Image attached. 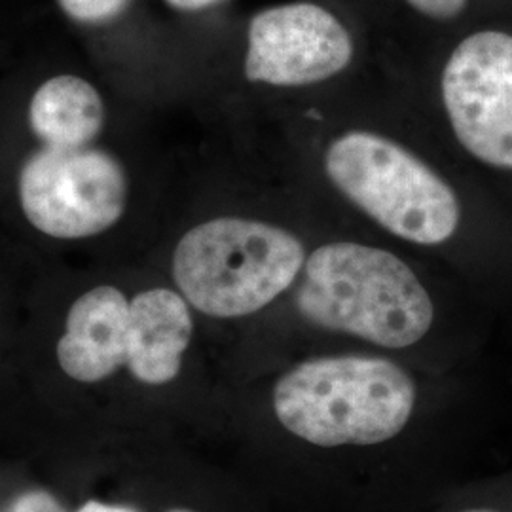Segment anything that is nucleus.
Here are the masks:
<instances>
[{"instance_id": "20e7f679", "label": "nucleus", "mask_w": 512, "mask_h": 512, "mask_svg": "<svg viewBox=\"0 0 512 512\" xmlns=\"http://www.w3.org/2000/svg\"><path fill=\"white\" fill-rule=\"evenodd\" d=\"M323 167L348 202L397 239L437 247L458 232L461 205L454 188L385 135L353 129L334 137Z\"/></svg>"}, {"instance_id": "6e6552de", "label": "nucleus", "mask_w": 512, "mask_h": 512, "mask_svg": "<svg viewBox=\"0 0 512 512\" xmlns=\"http://www.w3.org/2000/svg\"><path fill=\"white\" fill-rule=\"evenodd\" d=\"M194 330V310L177 289L150 287L131 296L126 365L129 384L148 391L175 384L181 378Z\"/></svg>"}, {"instance_id": "f8f14e48", "label": "nucleus", "mask_w": 512, "mask_h": 512, "mask_svg": "<svg viewBox=\"0 0 512 512\" xmlns=\"http://www.w3.org/2000/svg\"><path fill=\"white\" fill-rule=\"evenodd\" d=\"M63 12L80 23H103L118 18L129 0H57Z\"/></svg>"}, {"instance_id": "4468645a", "label": "nucleus", "mask_w": 512, "mask_h": 512, "mask_svg": "<svg viewBox=\"0 0 512 512\" xmlns=\"http://www.w3.org/2000/svg\"><path fill=\"white\" fill-rule=\"evenodd\" d=\"M165 2L183 12H200L209 6L219 4L220 0H165Z\"/></svg>"}, {"instance_id": "2eb2a0df", "label": "nucleus", "mask_w": 512, "mask_h": 512, "mask_svg": "<svg viewBox=\"0 0 512 512\" xmlns=\"http://www.w3.org/2000/svg\"><path fill=\"white\" fill-rule=\"evenodd\" d=\"M10 433V418H8V412L4 410V406L0 404V439L8 437Z\"/></svg>"}, {"instance_id": "423d86ee", "label": "nucleus", "mask_w": 512, "mask_h": 512, "mask_svg": "<svg viewBox=\"0 0 512 512\" xmlns=\"http://www.w3.org/2000/svg\"><path fill=\"white\" fill-rule=\"evenodd\" d=\"M440 92L459 145L484 165L512 169V35L463 38L444 65Z\"/></svg>"}, {"instance_id": "f257e3e1", "label": "nucleus", "mask_w": 512, "mask_h": 512, "mask_svg": "<svg viewBox=\"0 0 512 512\" xmlns=\"http://www.w3.org/2000/svg\"><path fill=\"white\" fill-rule=\"evenodd\" d=\"M296 308L319 329L385 349L416 346L435 321L431 294L403 258L359 241H329L311 251Z\"/></svg>"}, {"instance_id": "0eeeda50", "label": "nucleus", "mask_w": 512, "mask_h": 512, "mask_svg": "<svg viewBox=\"0 0 512 512\" xmlns=\"http://www.w3.org/2000/svg\"><path fill=\"white\" fill-rule=\"evenodd\" d=\"M355 46L346 25L325 6L287 2L249 23L245 76L272 88H306L344 73Z\"/></svg>"}, {"instance_id": "9b49d317", "label": "nucleus", "mask_w": 512, "mask_h": 512, "mask_svg": "<svg viewBox=\"0 0 512 512\" xmlns=\"http://www.w3.org/2000/svg\"><path fill=\"white\" fill-rule=\"evenodd\" d=\"M54 459L67 492L73 512H156L139 499L118 488L101 454L84 448H44ZM158 512H200L192 507L173 505Z\"/></svg>"}, {"instance_id": "1a4fd4ad", "label": "nucleus", "mask_w": 512, "mask_h": 512, "mask_svg": "<svg viewBox=\"0 0 512 512\" xmlns=\"http://www.w3.org/2000/svg\"><path fill=\"white\" fill-rule=\"evenodd\" d=\"M29 122L46 147H86L105 124V105L88 80L54 76L33 95Z\"/></svg>"}, {"instance_id": "9d476101", "label": "nucleus", "mask_w": 512, "mask_h": 512, "mask_svg": "<svg viewBox=\"0 0 512 512\" xmlns=\"http://www.w3.org/2000/svg\"><path fill=\"white\" fill-rule=\"evenodd\" d=\"M0 512H73L54 459L35 442L0 440Z\"/></svg>"}, {"instance_id": "7ed1b4c3", "label": "nucleus", "mask_w": 512, "mask_h": 512, "mask_svg": "<svg viewBox=\"0 0 512 512\" xmlns=\"http://www.w3.org/2000/svg\"><path fill=\"white\" fill-rule=\"evenodd\" d=\"M306 258L304 243L279 224L219 217L179 239L171 275L192 310L228 321L274 304L300 279Z\"/></svg>"}, {"instance_id": "dca6fc26", "label": "nucleus", "mask_w": 512, "mask_h": 512, "mask_svg": "<svg viewBox=\"0 0 512 512\" xmlns=\"http://www.w3.org/2000/svg\"><path fill=\"white\" fill-rule=\"evenodd\" d=\"M467 512H494V511H467Z\"/></svg>"}, {"instance_id": "f03ea898", "label": "nucleus", "mask_w": 512, "mask_h": 512, "mask_svg": "<svg viewBox=\"0 0 512 512\" xmlns=\"http://www.w3.org/2000/svg\"><path fill=\"white\" fill-rule=\"evenodd\" d=\"M416 401L418 387L403 366L355 353L302 361L272 393L277 421L319 448L389 442L412 420Z\"/></svg>"}, {"instance_id": "39448f33", "label": "nucleus", "mask_w": 512, "mask_h": 512, "mask_svg": "<svg viewBox=\"0 0 512 512\" xmlns=\"http://www.w3.org/2000/svg\"><path fill=\"white\" fill-rule=\"evenodd\" d=\"M19 202L27 220L50 238H92L122 219L128 179L107 152L44 147L19 173Z\"/></svg>"}, {"instance_id": "ddd939ff", "label": "nucleus", "mask_w": 512, "mask_h": 512, "mask_svg": "<svg viewBox=\"0 0 512 512\" xmlns=\"http://www.w3.org/2000/svg\"><path fill=\"white\" fill-rule=\"evenodd\" d=\"M467 2L469 0H406V4L421 16L439 21L458 18Z\"/></svg>"}]
</instances>
